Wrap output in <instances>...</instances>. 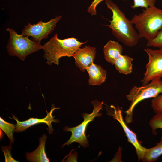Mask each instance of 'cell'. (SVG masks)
<instances>
[{
    "instance_id": "obj_17",
    "label": "cell",
    "mask_w": 162,
    "mask_h": 162,
    "mask_svg": "<svg viewBox=\"0 0 162 162\" xmlns=\"http://www.w3.org/2000/svg\"><path fill=\"white\" fill-rule=\"evenodd\" d=\"M0 127L10 139V143H13L14 142L13 134L15 132L16 124L8 122L0 117Z\"/></svg>"
},
{
    "instance_id": "obj_16",
    "label": "cell",
    "mask_w": 162,
    "mask_h": 162,
    "mask_svg": "<svg viewBox=\"0 0 162 162\" xmlns=\"http://www.w3.org/2000/svg\"><path fill=\"white\" fill-rule=\"evenodd\" d=\"M162 155V136L160 137V141L156 144L155 146L147 149L142 161L146 162H155Z\"/></svg>"
},
{
    "instance_id": "obj_24",
    "label": "cell",
    "mask_w": 162,
    "mask_h": 162,
    "mask_svg": "<svg viewBox=\"0 0 162 162\" xmlns=\"http://www.w3.org/2000/svg\"><path fill=\"white\" fill-rule=\"evenodd\" d=\"M75 152L72 154H70L68 156V158L67 160H64V161L65 162H76V158L77 157V153Z\"/></svg>"
},
{
    "instance_id": "obj_15",
    "label": "cell",
    "mask_w": 162,
    "mask_h": 162,
    "mask_svg": "<svg viewBox=\"0 0 162 162\" xmlns=\"http://www.w3.org/2000/svg\"><path fill=\"white\" fill-rule=\"evenodd\" d=\"M133 60V58L128 56L122 55L115 61L114 65L119 73L127 75L132 72Z\"/></svg>"
},
{
    "instance_id": "obj_23",
    "label": "cell",
    "mask_w": 162,
    "mask_h": 162,
    "mask_svg": "<svg viewBox=\"0 0 162 162\" xmlns=\"http://www.w3.org/2000/svg\"><path fill=\"white\" fill-rule=\"evenodd\" d=\"M106 0H94L90 6L88 8V12L92 16L96 15L97 14L96 8L101 2Z\"/></svg>"
},
{
    "instance_id": "obj_4",
    "label": "cell",
    "mask_w": 162,
    "mask_h": 162,
    "mask_svg": "<svg viewBox=\"0 0 162 162\" xmlns=\"http://www.w3.org/2000/svg\"><path fill=\"white\" fill-rule=\"evenodd\" d=\"M162 94V80H154L146 85L141 87L134 86L126 95L130 102V105L126 111L125 120L127 124L133 121V111L136 106L141 101L146 99L154 98Z\"/></svg>"
},
{
    "instance_id": "obj_5",
    "label": "cell",
    "mask_w": 162,
    "mask_h": 162,
    "mask_svg": "<svg viewBox=\"0 0 162 162\" xmlns=\"http://www.w3.org/2000/svg\"><path fill=\"white\" fill-rule=\"evenodd\" d=\"M6 30L10 33L8 43L7 46L10 56H17L20 60L24 61L28 55L43 49L44 46L29 39L28 36L18 34L11 28H8Z\"/></svg>"
},
{
    "instance_id": "obj_8",
    "label": "cell",
    "mask_w": 162,
    "mask_h": 162,
    "mask_svg": "<svg viewBox=\"0 0 162 162\" xmlns=\"http://www.w3.org/2000/svg\"><path fill=\"white\" fill-rule=\"evenodd\" d=\"M62 17L61 16L56 17L46 22L41 20L37 24L32 25L28 23L25 26L22 34L24 36H31L34 41L40 44L42 39L47 38L48 34L54 30Z\"/></svg>"
},
{
    "instance_id": "obj_2",
    "label": "cell",
    "mask_w": 162,
    "mask_h": 162,
    "mask_svg": "<svg viewBox=\"0 0 162 162\" xmlns=\"http://www.w3.org/2000/svg\"><path fill=\"white\" fill-rule=\"evenodd\" d=\"M131 20L140 38L151 40L162 28V9L155 5L144 8L141 13L134 15Z\"/></svg>"
},
{
    "instance_id": "obj_11",
    "label": "cell",
    "mask_w": 162,
    "mask_h": 162,
    "mask_svg": "<svg viewBox=\"0 0 162 162\" xmlns=\"http://www.w3.org/2000/svg\"><path fill=\"white\" fill-rule=\"evenodd\" d=\"M96 49L94 47L85 46L80 48L74 54L73 57L75 60L76 66L82 72L93 62L96 54Z\"/></svg>"
},
{
    "instance_id": "obj_18",
    "label": "cell",
    "mask_w": 162,
    "mask_h": 162,
    "mask_svg": "<svg viewBox=\"0 0 162 162\" xmlns=\"http://www.w3.org/2000/svg\"><path fill=\"white\" fill-rule=\"evenodd\" d=\"M149 124L153 135L157 134V130L162 129V114L156 113L150 120Z\"/></svg>"
},
{
    "instance_id": "obj_7",
    "label": "cell",
    "mask_w": 162,
    "mask_h": 162,
    "mask_svg": "<svg viewBox=\"0 0 162 162\" xmlns=\"http://www.w3.org/2000/svg\"><path fill=\"white\" fill-rule=\"evenodd\" d=\"M144 50L148 55V61L146 65L144 77L141 81L143 86L162 77V49L154 50L147 48Z\"/></svg>"
},
{
    "instance_id": "obj_12",
    "label": "cell",
    "mask_w": 162,
    "mask_h": 162,
    "mask_svg": "<svg viewBox=\"0 0 162 162\" xmlns=\"http://www.w3.org/2000/svg\"><path fill=\"white\" fill-rule=\"evenodd\" d=\"M47 136L43 134L39 139V145L34 151L26 153V158L30 162H49L45 151V145Z\"/></svg>"
},
{
    "instance_id": "obj_13",
    "label": "cell",
    "mask_w": 162,
    "mask_h": 162,
    "mask_svg": "<svg viewBox=\"0 0 162 162\" xmlns=\"http://www.w3.org/2000/svg\"><path fill=\"white\" fill-rule=\"evenodd\" d=\"M86 70L89 76V85L100 86L105 82L107 76V72L100 65L93 62Z\"/></svg>"
},
{
    "instance_id": "obj_6",
    "label": "cell",
    "mask_w": 162,
    "mask_h": 162,
    "mask_svg": "<svg viewBox=\"0 0 162 162\" xmlns=\"http://www.w3.org/2000/svg\"><path fill=\"white\" fill-rule=\"evenodd\" d=\"M94 109L92 112L90 114L84 113L82 116L84 118V121L76 127L70 128L65 126L64 128L65 132L70 131L72 135L70 139L62 145V147L65 145H69L73 142H77L84 148L88 147V143L86 135V130L88 124L93 121L95 117H99L102 114L99 112L103 107V102L98 101L96 100L91 102Z\"/></svg>"
},
{
    "instance_id": "obj_14",
    "label": "cell",
    "mask_w": 162,
    "mask_h": 162,
    "mask_svg": "<svg viewBox=\"0 0 162 162\" xmlns=\"http://www.w3.org/2000/svg\"><path fill=\"white\" fill-rule=\"evenodd\" d=\"M122 46L117 41L110 40L104 46V53L106 60L114 65L116 60L122 55Z\"/></svg>"
},
{
    "instance_id": "obj_10",
    "label": "cell",
    "mask_w": 162,
    "mask_h": 162,
    "mask_svg": "<svg viewBox=\"0 0 162 162\" xmlns=\"http://www.w3.org/2000/svg\"><path fill=\"white\" fill-rule=\"evenodd\" d=\"M59 109V108L55 107V105L52 104L51 110L49 112L46 111V116L42 118H30L28 119L25 121H20L19 120L17 117H16L13 114H12V118L9 117V118L15 120L16 122V128L15 130V132H22L32 126L39 123H44L46 124L48 126L49 132L50 134H51L53 131V129L51 125L52 122H59L58 120L54 118V117L52 115V112L55 110Z\"/></svg>"
},
{
    "instance_id": "obj_1",
    "label": "cell",
    "mask_w": 162,
    "mask_h": 162,
    "mask_svg": "<svg viewBox=\"0 0 162 162\" xmlns=\"http://www.w3.org/2000/svg\"><path fill=\"white\" fill-rule=\"evenodd\" d=\"M105 3L107 8L112 12V20L109 21L110 24L106 25L111 29L113 35L127 46L131 47L136 45L140 38L131 21L111 0H106Z\"/></svg>"
},
{
    "instance_id": "obj_19",
    "label": "cell",
    "mask_w": 162,
    "mask_h": 162,
    "mask_svg": "<svg viewBox=\"0 0 162 162\" xmlns=\"http://www.w3.org/2000/svg\"><path fill=\"white\" fill-rule=\"evenodd\" d=\"M146 45L149 47L162 49V28L154 38L147 40Z\"/></svg>"
},
{
    "instance_id": "obj_20",
    "label": "cell",
    "mask_w": 162,
    "mask_h": 162,
    "mask_svg": "<svg viewBox=\"0 0 162 162\" xmlns=\"http://www.w3.org/2000/svg\"><path fill=\"white\" fill-rule=\"evenodd\" d=\"M134 3L131 5L132 9L141 7L144 8L155 5L156 0H133Z\"/></svg>"
},
{
    "instance_id": "obj_21",
    "label": "cell",
    "mask_w": 162,
    "mask_h": 162,
    "mask_svg": "<svg viewBox=\"0 0 162 162\" xmlns=\"http://www.w3.org/2000/svg\"><path fill=\"white\" fill-rule=\"evenodd\" d=\"M151 106L156 113L162 114V94L153 98L151 101Z\"/></svg>"
},
{
    "instance_id": "obj_3",
    "label": "cell",
    "mask_w": 162,
    "mask_h": 162,
    "mask_svg": "<svg viewBox=\"0 0 162 162\" xmlns=\"http://www.w3.org/2000/svg\"><path fill=\"white\" fill-rule=\"evenodd\" d=\"M87 41L81 42L74 37L59 39L56 34L44 44V57L47 59L46 63L49 65L53 63L58 65L61 58L73 57L82 45Z\"/></svg>"
},
{
    "instance_id": "obj_9",
    "label": "cell",
    "mask_w": 162,
    "mask_h": 162,
    "mask_svg": "<svg viewBox=\"0 0 162 162\" xmlns=\"http://www.w3.org/2000/svg\"><path fill=\"white\" fill-rule=\"evenodd\" d=\"M111 107L114 109L112 114L114 118L121 124L127 137L128 141L135 147L137 156L138 160H142L144 158L147 148L142 146L138 140L136 134L124 122L122 114V111L118 107L116 108L113 105Z\"/></svg>"
},
{
    "instance_id": "obj_22",
    "label": "cell",
    "mask_w": 162,
    "mask_h": 162,
    "mask_svg": "<svg viewBox=\"0 0 162 162\" xmlns=\"http://www.w3.org/2000/svg\"><path fill=\"white\" fill-rule=\"evenodd\" d=\"M2 151L3 152L5 162H18V161L15 160L12 156L11 150L12 146L11 143L8 146H2Z\"/></svg>"
}]
</instances>
